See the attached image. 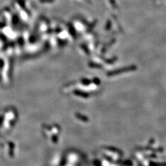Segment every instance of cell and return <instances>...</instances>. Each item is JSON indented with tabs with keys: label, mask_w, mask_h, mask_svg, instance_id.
Segmentation results:
<instances>
[{
	"label": "cell",
	"mask_w": 166,
	"mask_h": 166,
	"mask_svg": "<svg viewBox=\"0 0 166 166\" xmlns=\"http://www.w3.org/2000/svg\"><path fill=\"white\" fill-rule=\"evenodd\" d=\"M42 2H51V1H52L53 0H41Z\"/></svg>",
	"instance_id": "6da1fadb"
}]
</instances>
